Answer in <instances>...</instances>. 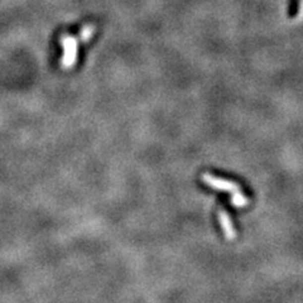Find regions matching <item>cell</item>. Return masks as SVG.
Here are the masks:
<instances>
[{"instance_id":"obj_4","label":"cell","mask_w":303,"mask_h":303,"mask_svg":"<svg viewBox=\"0 0 303 303\" xmlns=\"http://www.w3.org/2000/svg\"><path fill=\"white\" fill-rule=\"evenodd\" d=\"M230 201H231V205H233L234 207H238V209H242V207H246V206L249 205V198L242 193V189L231 193Z\"/></svg>"},{"instance_id":"obj_3","label":"cell","mask_w":303,"mask_h":303,"mask_svg":"<svg viewBox=\"0 0 303 303\" xmlns=\"http://www.w3.org/2000/svg\"><path fill=\"white\" fill-rule=\"evenodd\" d=\"M217 217H219V223L221 229L224 230V234H225V238L229 240H233L237 238V231H235V228H234L233 220L231 217L229 216V214L224 210H220L219 214H217Z\"/></svg>"},{"instance_id":"obj_5","label":"cell","mask_w":303,"mask_h":303,"mask_svg":"<svg viewBox=\"0 0 303 303\" xmlns=\"http://www.w3.org/2000/svg\"><path fill=\"white\" fill-rule=\"evenodd\" d=\"M94 25H86V27H84V29L81 31V38L84 39V41H87V39H90L92 37V34H94Z\"/></svg>"},{"instance_id":"obj_2","label":"cell","mask_w":303,"mask_h":303,"mask_svg":"<svg viewBox=\"0 0 303 303\" xmlns=\"http://www.w3.org/2000/svg\"><path fill=\"white\" fill-rule=\"evenodd\" d=\"M62 46H63V56H62V66L64 68H71L76 63V57H77V45L76 39L70 36H63L61 39Z\"/></svg>"},{"instance_id":"obj_1","label":"cell","mask_w":303,"mask_h":303,"mask_svg":"<svg viewBox=\"0 0 303 303\" xmlns=\"http://www.w3.org/2000/svg\"><path fill=\"white\" fill-rule=\"evenodd\" d=\"M202 182L205 184H207L209 187H211V188L217 189V191L228 192V193H234V192L240 191V186L235 183V182L216 177V176H212L210 175V173L202 175Z\"/></svg>"}]
</instances>
